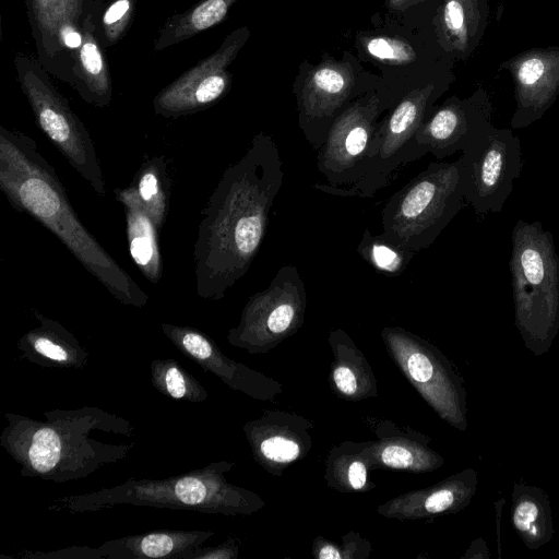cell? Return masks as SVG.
Returning <instances> with one entry per match:
<instances>
[{"mask_svg": "<svg viewBox=\"0 0 559 559\" xmlns=\"http://www.w3.org/2000/svg\"><path fill=\"white\" fill-rule=\"evenodd\" d=\"M284 169L273 138L260 131L211 194L194 245L197 294L217 301L246 275L265 237Z\"/></svg>", "mask_w": 559, "mask_h": 559, "instance_id": "obj_1", "label": "cell"}, {"mask_svg": "<svg viewBox=\"0 0 559 559\" xmlns=\"http://www.w3.org/2000/svg\"><path fill=\"white\" fill-rule=\"evenodd\" d=\"M0 190L40 223L119 302L142 308L148 295L82 224L55 168L27 134L0 127Z\"/></svg>", "mask_w": 559, "mask_h": 559, "instance_id": "obj_2", "label": "cell"}, {"mask_svg": "<svg viewBox=\"0 0 559 559\" xmlns=\"http://www.w3.org/2000/svg\"><path fill=\"white\" fill-rule=\"evenodd\" d=\"M44 420L3 413L7 426L0 444L21 466L24 477L53 483L84 479L102 467L127 459L135 447L136 427L96 406L50 409Z\"/></svg>", "mask_w": 559, "mask_h": 559, "instance_id": "obj_3", "label": "cell"}, {"mask_svg": "<svg viewBox=\"0 0 559 559\" xmlns=\"http://www.w3.org/2000/svg\"><path fill=\"white\" fill-rule=\"evenodd\" d=\"M227 469V463L215 462L163 479L131 477L112 487L56 498L46 509L79 514L130 506L230 513L238 499L223 476Z\"/></svg>", "mask_w": 559, "mask_h": 559, "instance_id": "obj_4", "label": "cell"}, {"mask_svg": "<svg viewBox=\"0 0 559 559\" xmlns=\"http://www.w3.org/2000/svg\"><path fill=\"white\" fill-rule=\"evenodd\" d=\"M463 200L459 159L431 162L388 199L381 234L415 252L427 249L460 212Z\"/></svg>", "mask_w": 559, "mask_h": 559, "instance_id": "obj_5", "label": "cell"}, {"mask_svg": "<svg viewBox=\"0 0 559 559\" xmlns=\"http://www.w3.org/2000/svg\"><path fill=\"white\" fill-rule=\"evenodd\" d=\"M509 267L519 324L551 330L559 321V255L540 222L516 221Z\"/></svg>", "mask_w": 559, "mask_h": 559, "instance_id": "obj_6", "label": "cell"}, {"mask_svg": "<svg viewBox=\"0 0 559 559\" xmlns=\"http://www.w3.org/2000/svg\"><path fill=\"white\" fill-rule=\"evenodd\" d=\"M14 66L16 80L39 129L92 189L105 197L104 175L85 124L53 86L37 59L16 53Z\"/></svg>", "mask_w": 559, "mask_h": 559, "instance_id": "obj_7", "label": "cell"}, {"mask_svg": "<svg viewBox=\"0 0 559 559\" xmlns=\"http://www.w3.org/2000/svg\"><path fill=\"white\" fill-rule=\"evenodd\" d=\"M464 198L477 215L501 212L523 168L520 139L511 129L485 127L457 158Z\"/></svg>", "mask_w": 559, "mask_h": 559, "instance_id": "obj_8", "label": "cell"}, {"mask_svg": "<svg viewBox=\"0 0 559 559\" xmlns=\"http://www.w3.org/2000/svg\"><path fill=\"white\" fill-rule=\"evenodd\" d=\"M384 107L378 96L364 97L334 120L317 150V168L326 186H348L367 174L378 152L379 118Z\"/></svg>", "mask_w": 559, "mask_h": 559, "instance_id": "obj_9", "label": "cell"}, {"mask_svg": "<svg viewBox=\"0 0 559 559\" xmlns=\"http://www.w3.org/2000/svg\"><path fill=\"white\" fill-rule=\"evenodd\" d=\"M249 36L250 32L245 26L228 34L213 53L155 95L154 112L164 118H178L205 110L217 103L229 90L231 75L228 68Z\"/></svg>", "mask_w": 559, "mask_h": 559, "instance_id": "obj_10", "label": "cell"}, {"mask_svg": "<svg viewBox=\"0 0 559 559\" xmlns=\"http://www.w3.org/2000/svg\"><path fill=\"white\" fill-rule=\"evenodd\" d=\"M37 60L56 79L69 83L81 44L86 12L106 0H23Z\"/></svg>", "mask_w": 559, "mask_h": 559, "instance_id": "obj_11", "label": "cell"}, {"mask_svg": "<svg viewBox=\"0 0 559 559\" xmlns=\"http://www.w3.org/2000/svg\"><path fill=\"white\" fill-rule=\"evenodd\" d=\"M514 85L513 129L539 120L559 96V47L532 48L503 61Z\"/></svg>", "mask_w": 559, "mask_h": 559, "instance_id": "obj_12", "label": "cell"}, {"mask_svg": "<svg viewBox=\"0 0 559 559\" xmlns=\"http://www.w3.org/2000/svg\"><path fill=\"white\" fill-rule=\"evenodd\" d=\"M491 100L486 91L479 88L466 99H448L431 112L418 129L415 142L426 154L441 160L462 152L491 123Z\"/></svg>", "mask_w": 559, "mask_h": 559, "instance_id": "obj_13", "label": "cell"}, {"mask_svg": "<svg viewBox=\"0 0 559 559\" xmlns=\"http://www.w3.org/2000/svg\"><path fill=\"white\" fill-rule=\"evenodd\" d=\"M304 281L293 264L282 265L269 286L248 300L240 325L230 330L229 340L262 324L272 334L285 333L295 324L306 304Z\"/></svg>", "mask_w": 559, "mask_h": 559, "instance_id": "obj_14", "label": "cell"}, {"mask_svg": "<svg viewBox=\"0 0 559 559\" xmlns=\"http://www.w3.org/2000/svg\"><path fill=\"white\" fill-rule=\"evenodd\" d=\"M105 2L93 5L84 16L81 44L75 51L68 83L84 102L99 108L107 107L112 99V80L105 47L96 31Z\"/></svg>", "mask_w": 559, "mask_h": 559, "instance_id": "obj_15", "label": "cell"}, {"mask_svg": "<svg viewBox=\"0 0 559 559\" xmlns=\"http://www.w3.org/2000/svg\"><path fill=\"white\" fill-rule=\"evenodd\" d=\"M38 326L24 333L17 341L19 358L41 368L82 370L90 358L88 350L61 323L37 311Z\"/></svg>", "mask_w": 559, "mask_h": 559, "instance_id": "obj_16", "label": "cell"}, {"mask_svg": "<svg viewBox=\"0 0 559 559\" xmlns=\"http://www.w3.org/2000/svg\"><path fill=\"white\" fill-rule=\"evenodd\" d=\"M213 535L207 531L158 530L107 540L97 550L102 559H191Z\"/></svg>", "mask_w": 559, "mask_h": 559, "instance_id": "obj_17", "label": "cell"}, {"mask_svg": "<svg viewBox=\"0 0 559 559\" xmlns=\"http://www.w3.org/2000/svg\"><path fill=\"white\" fill-rule=\"evenodd\" d=\"M115 194L117 201L124 207L131 259L147 281L157 284L163 273L158 245L159 229L142 207L131 185L123 189H116Z\"/></svg>", "mask_w": 559, "mask_h": 559, "instance_id": "obj_18", "label": "cell"}, {"mask_svg": "<svg viewBox=\"0 0 559 559\" xmlns=\"http://www.w3.org/2000/svg\"><path fill=\"white\" fill-rule=\"evenodd\" d=\"M488 0H444L441 26L450 47L461 57L479 44L488 25Z\"/></svg>", "mask_w": 559, "mask_h": 559, "instance_id": "obj_19", "label": "cell"}, {"mask_svg": "<svg viewBox=\"0 0 559 559\" xmlns=\"http://www.w3.org/2000/svg\"><path fill=\"white\" fill-rule=\"evenodd\" d=\"M237 0H200L190 9L171 15L156 34L154 51H162L219 24Z\"/></svg>", "mask_w": 559, "mask_h": 559, "instance_id": "obj_20", "label": "cell"}, {"mask_svg": "<svg viewBox=\"0 0 559 559\" xmlns=\"http://www.w3.org/2000/svg\"><path fill=\"white\" fill-rule=\"evenodd\" d=\"M131 186L146 214L160 229L167 217L170 190L165 158L155 156L145 160L135 174Z\"/></svg>", "mask_w": 559, "mask_h": 559, "instance_id": "obj_21", "label": "cell"}, {"mask_svg": "<svg viewBox=\"0 0 559 559\" xmlns=\"http://www.w3.org/2000/svg\"><path fill=\"white\" fill-rule=\"evenodd\" d=\"M152 386L160 394L178 401L202 403L206 389L175 358H156L150 364Z\"/></svg>", "mask_w": 559, "mask_h": 559, "instance_id": "obj_22", "label": "cell"}, {"mask_svg": "<svg viewBox=\"0 0 559 559\" xmlns=\"http://www.w3.org/2000/svg\"><path fill=\"white\" fill-rule=\"evenodd\" d=\"M357 252L370 266L386 276L401 275L417 253L382 234L372 235L368 228L361 236Z\"/></svg>", "mask_w": 559, "mask_h": 559, "instance_id": "obj_23", "label": "cell"}, {"mask_svg": "<svg viewBox=\"0 0 559 559\" xmlns=\"http://www.w3.org/2000/svg\"><path fill=\"white\" fill-rule=\"evenodd\" d=\"M136 0L106 1L97 19V36L106 48L115 46L131 27Z\"/></svg>", "mask_w": 559, "mask_h": 559, "instance_id": "obj_24", "label": "cell"}, {"mask_svg": "<svg viewBox=\"0 0 559 559\" xmlns=\"http://www.w3.org/2000/svg\"><path fill=\"white\" fill-rule=\"evenodd\" d=\"M368 52L380 60L407 62L415 57L413 49L405 43L389 37H374L367 43Z\"/></svg>", "mask_w": 559, "mask_h": 559, "instance_id": "obj_25", "label": "cell"}, {"mask_svg": "<svg viewBox=\"0 0 559 559\" xmlns=\"http://www.w3.org/2000/svg\"><path fill=\"white\" fill-rule=\"evenodd\" d=\"M21 558L28 559H102L97 547L71 546L53 551H23L17 555Z\"/></svg>", "mask_w": 559, "mask_h": 559, "instance_id": "obj_26", "label": "cell"}, {"mask_svg": "<svg viewBox=\"0 0 559 559\" xmlns=\"http://www.w3.org/2000/svg\"><path fill=\"white\" fill-rule=\"evenodd\" d=\"M260 449L265 457L276 462L293 461L299 453L297 443L281 437L265 439Z\"/></svg>", "mask_w": 559, "mask_h": 559, "instance_id": "obj_27", "label": "cell"}, {"mask_svg": "<svg viewBox=\"0 0 559 559\" xmlns=\"http://www.w3.org/2000/svg\"><path fill=\"white\" fill-rule=\"evenodd\" d=\"M407 369L417 382H426L432 376V366L421 353H414L407 360Z\"/></svg>", "mask_w": 559, "mask_h": 559, "instance_id": "obj_28", "label": "cell"}, {"mask_svg": "<svg viewBox=\"0 0 559 559\" xmlns=\"http://www.w3.org/2000/svg\"><path fill=\"white\" fill-rule=\"evenodd\" d=\"M382 461L385 465L392 467H407L413 462L412 453L403 447L390 445L386 447L382 454Z\"/></svg>", "mask_w": 559, "mask_h": 559, "instance_id": "obj_29", "label": "cell"}, {"mask_svg": "<svg viewBox=\"0 0 559 559\" xmlns=\"http://www.w3.org/2000/svg\"><path fill=\"white\" fill-rule=\"evenodd\" d=\"M537 513V508L532 502L525 501L519 504L513 516L515 526L522 532L530 531L531 523L536 520Z\"/></svg>", "mask_w": 559, "mask_h": 559, "instance_id": "obj_30", "label": "cell"}, {"mask_svg": "<svg viewBox=\"0 0 559 559\" xmlns=\"http://www.w3.org/2000/svg\"><path fill=\"white\" fill-rule=\"evenodd\" d=\"M453 493L450 490H439L426 500L425 508L431 513L441 512L453 503Z\"/></svg>", "mask_w": 559, "mask_h": 559, "instance_id": "obj_31", "label": "cell"}, {"mask_svg": "<svg viewBox=\"0 0 559 559\" xmlns=\"http://www.w3.org/2000/svg\"><path fill=\"white\" fill-rule=\"evenodd\" d=\"M334 381L337 388L345 394H353L356 391V378L347 367H338L334 371Z\"/></svg>", "mask_w": 559, "mask_h": 559, "instance_id": "obj_32", "label": "cell"}, {"mask_svg": "<svg viewBox=\"0 0 559 559\" xmlns=\"http://www.w3.org/2000/svg\"><path fill=\"white\" fill-rule=\"evenodd\" d=\"M233 557L230 550L224 546L205 547L202 546L191 556V559H226Z\"/></svg>", "mask_w": 559, "mask_h": 559, "instance_id": "obj_33", "label": "cell"}, {"mask_svg": "<svg viewBox=\"0 0 559 559\" xmlns=\"http://www.w3.org/2000/svg\"><path fill=\"white\" fill-rule=\"evenodd\" d=\"M348 479L353 488L360 489L366 483V468L362 463L354 462L348 468Z\"/></svg>", "mask_w": 559, "mask_h": 559, "instance_id": "obj_34", "label": "cell"}, {"mask_svg": "<svg viewBox=\"0 0 559 559\" xmlns=\"http://www.w3.org/2000/svg\"><path fill=\"white\" fill-rule=\"evenodd\" d=\"M319 557L325 559H340L341 555L333 547H324L323 549H321Z\"/></svg>", "mask_w": 559, "mask_h": 559, "instance_id": "obj_35", "label": "cell"}, {"mask_svg": "<svg viewBox=\"0 0 559 559\" xmlns=\"http://www.w3.org/2000/svg\"><path fill=\"white\" fill-rule=\"evenodd\" d=\"M408 1H411V0H391V4L395 5V7H399L401 4H405Z\"/></svg>", "mask_w": 559, "mask_h": 559, "instance_id": "obj_36", "label": "cell"}]
</instances>
